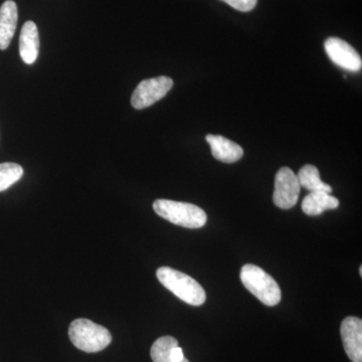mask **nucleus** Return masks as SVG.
Returning a JSON list of instances; mask_svg holds the SVG:
<instances>
[{
    "label": "nucleus",
    "mask_w": 362,
    "mask_h": 362,
    "mask_svg": "<svg viewBox=\"0 0 362 362\" xmlns=\"http://www.w3.org/2000/svg\"><path fill=\"white\" fill-rule=\"evenodd\" d=\"M156 275L164 287L185 303L201 306L206 302V294L204 288L187 274L169 267H161L157 270Z\"/></svg>",
    "instance_id": "f257e3e1"
},
{
    "label": "nucleus",
    "mask_w": 362,
    "mask_h": 362,
    "mask_svg": "<svg viewBox=\"0 0 362 362\" xmlns=\"http://www.w3.org/2000/svg\"><path fill=\"white\" fill-rule=\"evenodd\" d=\"M69 337L78 349L88 354L102 351L112 341L111 333L107 328L84 318L77 319L71 323Z\"/></svg>",
    "instance_id": "f03ea898"
},
{
    "label": "nucleus",
    "mask_w": 362,
    "mask_h": 362,
    "mask_svg": "<svg viewBox=\"0 0 362 362\" xmlns=\"http://www.w3.org/2000/svg\"><path fill=\"white\" fill-rule=\"evenodd\" d=\"M154 211L164 220L176 226L187 228H199L206 226V211L188 202L157 199L153 204Z\"/></svg>",
    "instance_id": "7ed1b4c3"
},
{
    "label": "nucleus",
    "mask_w": 362,
    "mask_h": 362,
    "mask_svg": "<svg viewBox=\"0 0 362 362\" xmlns=\"http://www.w3.org/2000/svg\"><path fill=\"white\" fill-rule=\"evenodd\" d=\"M240 280L245 287L267 306H276L280 303L281 290L272 276L258 266L247 264L240 270Z\"/></svg>",
    "instance_id": "20e7f679"
},
{
    "label": "nucleus",
    "mask_w": 362,
    "mask_h": 362,
    "mask_svg": "<svg viewBox=\"0 0 362 362\" xmlns=\"http://www.w3.org/2000/svg\"><path fill=\"white\" fill-rule=\"evenodd\" d=\"M173 87V80L171 78L161 77L147 78L137 86L132 98L131 104L137 110L147 108L156 104L157 101L166 96V94Z\"/></svg>",
    "instance_id": "39448f33"
},
{
    "label": "nucleus",
    "mask_w": 362,
    "mask_h": 362,
    "mask_svg": "<svg viewBox=\"0 0 362 362\" xmlns=\"http://www.w3.org/2000/svg\"><path fill=\"white\" fill-rule=\"evenodd\" d=\"M301 185L294 171L289 168H282L276 175L274 204L279 209H290L296 206L299 199Z\"/></svg>",
    "instance_id": "423d86ee"
},
{
    "label": "nucleus",
    "mask_w": 362,
    "mask_h": 362,
    "mask_svg": "<svg viewBox=\"0 0 362 362\" xmlns=\"http://www.w3.org/2000/svg\"><path fill=\"white\" fill-rule=\"evenodd\" d=\"M324 47L326 54L335 65L354 73L361 70V57L349 42L338 37H329L326 40Z\"/></svg>",
    "instance_id": "0eeeda50"
},
{
    "label": "nucleus",
    "mask_w": 362,
    "mask_h": 362,
    "mask_svg": "<svg viewBox=\"0 0 362 362\" xmlns=\"http://www.w3.org/2000/svg\"><path fill=\"white\" fill-rule=\"evenodd\" d=\"M341 333L345 352L352 362H362V321L350 316L342 321Z\"/></svg>",
    "instance_id": "6e6552de"
},
{
    "label": "nucleus",
    "mask_w": 362,
    "mask_h": 362,
    "mask_svg": "<svg viewBox=\"0 0 362 362\" xmlns=\"http://www.w3.org/2000/svg\"><path fill=\"white\" fill-rule=\"evenodd\" d=\"M206 141L211 146V154L216 160L225 163L239 161L244 156V150L239 144L221 135H206Z\"/></svg>",
    "instance_id": "1a4fd4ad"
},
{
    "label": "nucleus",
    "mask_w": 362,
    "mask_h": 362,
    "mask_svg": "<svg viewBox=\"0 0 362 362\" xmlns=\"http://www.w3.org/2000/svg\"><path fill=\"white\" fill-rule=\"evenodd\" d=\"M150 354L153 362H189L177 340L171 337L158 338L152 345Z\"/></svg>",
    "instance_id": "9d476101"
},
{
    "label": "nucleus",
    "mask_w": 362,
    "mask_h": 362,
    "mask_svg": "<svg viewBox=\"0 0 362 362\" xmlns=\"http://www.w3.org/2000/svg\"><path fill=\"white\" fill-rule=\"evenodd\" d=\"M18 6L13 0H6L0 7V49L11 45L18 25Z\"/></svg>",
    "instance_id": "9b49d317"
},
{
    "label": "nucleus",
    "mask_w": 362,
    "mask_h": 362,
    "mask_svg": "<svg viewBox=\"0 0 362 362\" xmlns=\"http://www.w3.org/2000/svg\"><path fill=\"white\" fill-rule=\"evenodd\" d=\"M40 52V35L37 25L33 21H26L21 30L20 37V54L21 59L28 65L37 61Z\"/></svg>",
    "instance_id": "f8f14e48"
},
{
    "label": "nucleus",
    "mask_w": 362,
    "mask_h": 362,
    "mask_svg": "<svg viewBox=\"0 0 362 362\" xmlns=\"http://www.w3.org/2000/svg\"><path fill=\"white\" fill-rule=\"evenodd\" d=\"M339 206V201L326 192H310L302 202V211L307 216H319L328 209H335Z\"/></svg>",
    "instance_id": "ddd939ff"
},
{
    "label": "nucleus",
    "mask_w": 362,
    "mask_h": 362,
    "mask_svg": "<svg viewBox=\"0 0 362 362\" xmlns=\"http://www.w3.org/2000/svg\"><path fill=\"white\" fill-rule=\"evenodd\" d=\"M297 177L300 185L310 192H323L329 194L332 192V187L321 180L318 168L311 164H307L300 169Z\"/></svg>",
    "instance_id": "4468645a"
},
{
    "label": "nucleus",
    "mask_w": 362,
    "mask_h": 362,
    "mask_svg": "<svg viewBox=\"0 0 362 362\" xmlns=\"http://www.w3.org/2000/svg\"><path fill=\"white\" fill-rule=\"evenodd\" d=\"M23 169L20 164L6 163L0 164V192H4L7 188L13 187L14 183L23 177Z\"/></svg>",
    "instance_id": "2eb2a0df"
},
{
    "label": "nucleus",
    "mask_w": 362,
    "mask_h": 362,
    "mask_svg": "<svg viewBox=\"0 0 362 362\" xmlns=\"http://www.w3.org/2000/svg\"><path fill=\"white\" fill-rule=\"evenodd\" d=\"M221 1L226 2L237 11L247 13L256 7L258 0H221Z\"/></svg>",
    "instance_id": "dca6fc26"
},
{
    "label": "nucleus",
    "mask_w": 362,
    "mask_h": 362,
    "mask_svg": "<svg viewBox=\"0 0 362 362\" xmlns=\"http://www.w3.org/2000/svg\"><path fill=\"white\" fill-rule=\"evenodd\" d=\"M359 273H361V276H362V267L359 268Z\"/></svg>",
    "instance_id": "f3484780"
}]
</instances>
